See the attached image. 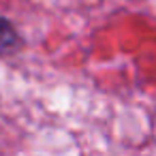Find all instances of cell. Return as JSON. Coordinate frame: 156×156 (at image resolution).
<instances>
[{
    "label": "cell",
    "instance_id": "1",
    "mask_svg": "<svg viewBox=\"0 0 156 156\" xmlns=\"http://www.w3.org/2000/svg\"><path fill=\"white\" fill-rule=\"evenodd\" d=\"M22 47H24V39L15 28V24L9 17L0 15V58H11L20 54Z\"/></svg>",
    "mask_w": 156,
    "mask_h": 156
}]
</instances>
